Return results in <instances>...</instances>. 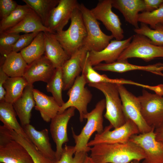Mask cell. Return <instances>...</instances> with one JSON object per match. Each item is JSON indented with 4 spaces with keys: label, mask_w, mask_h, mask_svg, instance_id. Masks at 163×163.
<instances>
[{
    "label": "cell",
    "mask_w": 163,
    "mask_h": 163,
    "mask_svg": "<svg viewBox=\"0 0 163 163\" xmlns=\"http://www.w3.org/2000/svg\"><path fill=\"white\" fill-rule=\"evenodd\" d=\"M90 157L96 163H130L145 158L143 150L130 141L100 144L91 147Z\"/></svg>",
    "instance_id": "cell-1"
},
{
    "label": "cell",
    "mask_w": 163,
    "mask_h": 163,
    "mask_svg": "<svg viewBox=\"0 0 163 163\" xmlns=\"http://www.w3.org/2000/svg\"><path fill=\"white\" fill-rule=\"evenodd\" d=\"M79 6V5L72 13L68 28L53 34L70 57L84 46L87 36Z\"/></svg>",
    "instance_id": "cell-2"
},
{
    "label": "cell",
    "mask_w": 163,
    "mask_h": 163,
    "mask_svg": "<svg viewBox=\"0 0 163 163\" xmlns=\"http://www.w3.org/2000/svg\"><path fill=\"white\" fill-rule=\"evenodd\" d=\"M105 108V100L103 99L97 103L94 109L84 115V119H87V121L79 134L76 135L72 127V136L75 143L74 146L75 153L88 152L90 151L91 147L88 144L91 137L95 132L100 134L104 130L103 113Z\"/></svg>",
    "instance_id": "cell-3"
},
{
    "label": "cell",
    "mask_w": 163,
    "mask_h": 163,
    "mask_svg": "<svg viewBox=\"0 0 163 163\" xmlns=\"http://www.w3.org/2000/svg\"><path fill=\"white\" fill-rule=\"evenodd\" d=\"M90 87L102 92L105 97L106 111L104 117L114 129L123 125L126 120L123 113L122 103L117 85L99 83L88 84Z\"/></svg>",
    "instance_id": "cell-4"
},
{
    "label": "cell",
    "mask_w": 163,
    "mask_h": 163,
    "mask_svg": "<svg viewBox=\"0 0 163 163\" xmlns=\"http://www.w3.org/2000/svg\"><path fill=\"white\" fill-rule=\"evenodd\" d=\"M87 33L84 46L89 51H100L104 49L114 38L104 34L100 27V23L93 15L91 10L81 3L79 4Z\"/></svg>",
    "instance_id": "cell-5"
},
{
    "label": "cell",
    "mask_w": 163,
    "mask_h": 163,
    "mask_svg": "<svg viewBox=\"0 0 163 163\" xmlns=\"http://www.w3.org/2000/svg\"><path fill=\"white\" fill-rule=\"evenodd\" d=\"M132 36L129 45L117 60L137 58L148 62L156 58H163V46L154 45L149 38L143 35L136 34Z\"/></svg>",
    "instance_id": "cell-6"
},
{
    "label": "cell",
    "mask_w": 163,
    "mask_h": 163,
    "mask_svg": "<svg viewBox=\"0 0 163 163\" xmlns=\"http://www.w3.org/2000/svg\"><path fill=\"white\" fill-rule=\"evenodd\" d=\"M87 84L85 78L82 74L76 78L67 93L69 97L68 100L60 107L58 114L62 113L69 107H73L79 113L80 121H83L84 115L88 112L87 106L92 97L90 91L85 87Z\"/></svg>",
    "instance_id": "cell-7"
},
{
    "label": "cell",
    "mask_w": 163,
    "mask_h": 163,
    "mask_svg": "<svg viewBox=\"0 0 163 163\" xmlns=\"http://www.w3.org/2000/svg\"><path fill=\"white\" fill-rule=\"evenodd\" d=\"M113 128L110 124L106 126L100 134H95L94 138L88 142V146L106 143H124L129 141L132 136L140 133L136 125L131 120L128 119L123 125L113 130Z\"/></svg>",
    "instance_id": "cell-8"
},
{
    "label": "cell",
    "mask_w": 163,
    "mask_h": 163,
    "mask_svg": "<svg viewBox=\"0 0 163 163\" xmlns=\"http://www.w3.org/2000/svg\"><path fill=\"white\" fill-rule=\"evenodd\" d=\"M138 97L144 120L149 126L155 129L163 122V96L143 89L142 95Z\"/></svg>",
    "instance_id": "cell-9"
},
{
    "label": "cell",
    "mask_w": 163,
    "mask_h": 163,
    "mask_svg": "<svg viewBox=\"0 0 163 163\" xmlns=\"http://www.w3.org/2000/svg\"><path fill=\"white\" fill-rule=\"evenodd\" d=\"M117 85L126 120L132 121L137 126L140 133L148 132L154 128L149 126L144 120L138 97L129 91L123 85Z\"/></svg>",
    "instance_id": "cell-10"
},
{
    "label": "cell",
    "mask_w": 163,
    "mask_h": 163,
    "mask_svg": "<svg viewBox=\"0 0 163 163\" xmlns=\"http://www.w3.org/2000/svg\"><path fill=\"white\" fill-rule=\"evenodd\" d=\"M155 130L133 135L129 139L143 151L145 158L142 163H163V143L156 139Z\"/></svg>",
    "instance_id": "cell-11"
},
{
    "label": "cell",
    "mask_w": 163,
    "mask_h": 163,
    "mask_svg": "<svg viewBox=\"0 0 163 163\" xmlns=\"http://www.w3.org/2000/svg\"><path fill=\"white\" fill-rule=\"evenodd\" d=\"M112 0H100L91 10L95 18L102 22L116 40H122L124 36L122 24L118 16L112 11Z\"/></svg>",
    "instance_id": "cell-12"
},
{
    "label": "cell",
    "mask_w": 163,
    "mask_h": 163,
    "mask_svg": "<svg viewBox=\"0 0 163 163\" xmlns=\"http://www.w3.org/2000/svg\"><path fill=\"white\" fill-rule=\"evenodd\" d=\"M75 108L69 107L62 113L57 114L51 120L50 129L52 138L56 145V161L60 158L63 150V145L69 141L67 127L70 119L75 115Z\"/></svg>",
    "instance_id": "cell-13"
},
{
    "label": "cell",
    "mask_w": 163,
    "mask_h": 163,
    "mask_svg": "<svg viewBox=\"0 0 163 163\" xmlns=\"http://www.w3.org/2000/svg\"><path fill=\"white\" fill-rule=\"evenodd\" d=\"M132 38V36L124 40H112L103 50L100 51H89L88 57L90 64L94 66L103 61L107 64L116 61L129 45Z\"/></svg>",
    "instance_id": "cell-14"
},
{
    "label": "cell",
    "mask_w": 163,
    "mask_h": 163,
    "mask_svg": "<svg viewBox=\"0 0 163 163\" xmlns=\"http://www.w3.org/2000/svg\"><path fill=\"white\" fill-rule=\"evenodd\" d=\"M79 5L76 0H59L52 11L48 20L47 27L53 34L63 30Z\"/></svg>",
    "instance_id": "cell-15"
},
{
    "label": "cell",
    "mask_w": 163,
    "mask_h": 163,
    "mask_svg": "<svg viewBox=\"0 0 163 163\" xmlns=\"http://www.w3.org/2000/svg\"><path fill=\"white\" fill-rule=\"evenodd\" d=\"M56 69L44 55L28 65L23 77L29 84L33 85L38 81L47 83L54 74Z\"/></svg>",
    "instance_id": "cell-16"
},
{
    "label": "cell",
    "mask_w": 163,
    "mask_h": 163,
    "mask_svg": "<svg viewBox=\"0 0 163 163\" xmlns=\"http://www.w3.org/2000/svg\"><path fill=\"white\" fill-rule=\"evenodd\" d=\"M89 51L84 46L72 54L61 67L63 91L69 90L82 72L83 61Z\"/></svg>",
    "instance_id": "cell-17"
},
{
    "label": "cell",
    "mask_w": 163,
    "mask_h": 163,
    "mask_svg": "<svg viewBox=\"0 0 163 163\" xmlns=\"http://www.w3.org/2000/svg\"><path fill=\"white\" fill-rule=\"evenodd\" d=\"M22 127L37 150L45 156L56 161V152L52 148L48 129L38 131L30 124Z\"/></svg>",
    "instance_id": "cell-18"
},
{
    "label": "cell",
    "mask_w": 163,
    "mask_h": 163,
    "mask_svg": "<svg viewBox=\"0 0 163 163\" xmlns=\"http://www.w3.org/2000/svg\"><path fill=\"white\" fill-rule=\"evenodd\" d=\"M33 89V85L28 84L21 96L13 104L22 127L30 124L31 111L35 105Z\"/></svg>",
    "instance_id": "cell-19"
},
{
    "label": "cell",
    "mask_w": 163,
    "mask_h": 163,
    "mask_svg": "<svg viewBox=\"0 0 163 163\" xmlns=\"http://www.w3.org/2000/svg\"><path fill=\"white\" fill-rule=\"evenodd\" d=\"M112 6L119 11L125 20L134 28H139V12L145 11L144 0H112Z\"/></svg>",
    "instance_id": "cell-20"
},
{
    "label": "cell",
    "mask_w": 163,
    "mask_h": 163,
    "mask_svg": "<svg viewBox=\"0 0 163 163\" xmlns=\"http://www.w3.org/2000/svg\"><path fill=\"white\" fill-rule=\"evenodd\" d=\"M0 163H34V162L25 148L14 140L0 148Z\"/></svg>",
    "instance_id": "cell-21"
},
{
    "label": "cell",
    "mask_w": 163,
    "mask_h": 163,
    "mask_svg": "<svg viewBox=\"0 0 163 163\" xmlns=\"http://www.w3.org/2000/svg\"><path fill=\"white\" fill-rule=\"evenodd\" d=\"M96 70L123 73L132 70H141L153 73L163 71V63L158 62L142 66L129 63L128 60H118L109 64L100 63L93 67Z\"/></svg>",
    "instance_id": "cell-22"
},
{
    "label": "cell",
    "mask_w": 163,
    "mask_h": 163,
    "mask_svg": "<svg viewBox=\"0 0 163 163\" xmlns=\"http://www.w3.org/2000/svg\"><path fill=\"white\" fill-rule=\"evenodd\" d=\"M45 56L56 68H61L70 57L52 33L44 32Z\"/></svg>",
    "instance_id": "cell-23"
},
{
    "label": "cell",
    "mask_w": 163,
    "mask_h": 163,
    "mask_svg": "<svg viewBox=\"0 0 163 163\" xmlns=\"http://www.w3.org/2000/svg\"><path fill=\"white\" fill-rule=\"evenodd\" d=\"M36 110L38 111L43 120L49 122L57 114L60 106L53 96H48L39 90L33 89Z\"/></svg>",
    "instance_id": "cell-24"
},
{
    "label": "cell",
    "mask_w": 163,
    "mask_h": 163,
    "mask_svg": "<svg viewBox=\"0 0 163 163\" xmlns=\"http://www.w3.org/2000/svg\"><path fill=\"white\" fill-rule=\"evenodd\" d=\"M41 32L53 34L48 28L43 24L40 19L33 10L18 24L4 32L27 34Z\"/></svg>",
    "instance_id": "cell-25"
},
{
    "label": "cell",
    "mask_w": 163,
    "mask_h": 163,
    "mask_svg": "<svg viewBox=\"0 0 163 163\" xmlns=\"http://www.w3.org/2000/svg\"><path fill=\"white\" fill-rule=\"evenodd\" d=\"M16 115L12 104L5 101L0 102V120L3 125L14 131L28 142L32 143L21 126L18 122Z\"/></svg>",
    "instance_id": "cell-26"
},
{
    "label": "cell",
    "mask_w": 163,
    "mask_h": 163,
    "mask_svg": "<svg viewBox=\"0 0 163 163\" xmlns=\"http://www.w3.org/2000/svg\"><path fill=\"white\" fill-rule=\"evenodd\" d=\"M28 64L20 52H12L0 62L4 72L8 77H23Z\"/></svg>",
    "instance_id": "cell-27"
},
{
    "label": "cell",
    "mask_w": 163,
    "mask_h": 163,
    "mask_svg": "<svg viewBox=\"0 0 163 163\" xmlns=\"http://www.w3.org/2000/svg\"><path fill=\"white\" fill-rule=\"evenodd\" d=\"M28 84L23 77H8L4 85L5 91V101L13 104L21 96Z\"/></svg>",
    "instance_id": "cell-28"
},
{
    "label": "cell",
    "mask_w": 163,
    "mask_h": 163,
    "mask_svg": "<svg viewBox=\"0 0 163 163\" xmlns=\"http://www.w3.org/2000/svg\"><path fill=\"white\" fill-rule=\"evenodd\" d=\"M20 52L28 65L43 55L45 53L44 32H39L30 44Z\"/></svg>",
    "instance_id": "cell-29"
},
{
    "label": "cell",
    "mask_w": 163,
    "mask_h": 163,
    "mask_svg": "<svg viewBox=\"0 0 163 163\" xmlns=\"http://www.w3.org/2000/svg\"><path fill=\"white\" fill-rule=\"evenodd\" d=\"M59 0H23L36 13L43 24L47 27L51 12Z\"/></svg>",
    "instance_id": "cell-30"
},
{
    "label": "cell",
    "mask_w": 163,
    "mask_h": 163,
    "mask_svg": "<svg viewBox=\"0 0 163 163\" xmlns=\"http://www.w3.org/2000/svg\"><path fill=\"white\" fill-rule=\"evenodd\" d=\"M33 10L27 5H18L17 8L7 17L1 20L0 33L14 27Z\"/></svg>",
    "instance_id": "cell-31"
},
{
    "label": "cell",
    "mask_w": 163,
    "mask_h": 163,
    "mask_svg": "<svg viewBox=\"0 0 163 163\" xmlns=\"http://www.w3.org/2000/svg\"><path fill=\"white\" fill-rule=\"evenodd\" d=\"M46 91L50 92L52 96L61 107L65 103L62 97L63 81L61 67L56 69L53 75L47 83Z\"/></svg>",
    "instance_id": "cell-32"
},
{
    "label": "cell",
    "mask_w": 163,
    "mask_h": 163,
    "mask_svg": "<svg viewBox=\"0 0 163 163\" xmlns=\"http://www.w3.org/2000/svg\"><path fill=\"white\" fill-rule=\"evenodd\" d=\"M13 140L21 145L31 156L34 163H56V161L44 156L32 143L24 139L15 131H11Z\"/></svg>",
    "instance_id": "cell-33"
},
{
    "label": "cell",
    "mask_w": 163,
    "mask_h": 163,
    "mask_svg": "<svg viewBox=\"0 0 163 163\" xmlns=\"http://www.w3.org/2000/svg\"><path fill=\"white\" fill-rule=\"evenodd\" d=\"M133 30L136 34L144 35L157 46H163V25L159 24L154 29H152L146 24L141 23L138 28H134Z\"/></svg>",
    "instance_id": "cell-34"
},
{
    "label": "cell",
    "mask_w": 163,
    "mask_h": 163,
    "mask_svg": "<svg viewBox=\"0 0 163 163\" xmlns=\"http://www.w3.org/2000/svg\"><path fill=\"white\" fill-rule=\"evenodd\" d=\"M20 35L16 33H0L1 59L5 60L6 57L12 52L13 46Z\"/></svg>",
    "instance_id": "cell-35"
},
{
    "label": "cell",
    "mask_w": 163,
    "mask_h": 163,
    "mask_svg": "<svg viewBox=\"0 0 163 163\" xmlns=\"http://www.w3.org/2000/svg\"><path fill=\"white\" fill-rule=\"evenodd\" d=\"M138 21L150 26L154 29L156 25H163V4L157 9L150 12L144 11L139 13Z\"/></svg>",
    "instance_id": "cell-36"
},
{
    "label": "cell",
    "mask_w": 163,
    "mask_h": 163,
    "mask_svg": "<svg viewBox=\"0 0 163 163\" xmlns=\"http://www.w3.org/2000/svg\"><path fill=\"white\" fill-rule=\"evenodd\" d=\"M87 152H80L75 153L74 146L65 145L59 159L56 163H84Z\"/></svg>",
    "instance_id": "cell-37"
},
{
    "label": "cell",
    "mask_w": 163,
    "mask_h": 163,
    "mask_svg": "<svg viewBox=\"0 0 163 163\" xmlns=\"http://www.w3.org/2000/svg\"><path fill=\"white\" fill-rule=\"evenodd\" d=\"M39 33H31L20 35L18 39L13 46L12 52H19L28 46Z\"/></svg>",
    "instance_id": "cell-38"
},
{
    "label": "cell",
    "mask_w": 163,
    "mask_h": 163,
    "mask_svg": "<svg viewBox=\"0 0 163 163\" xmlns=\"http://www.w3.org/2000/svg\"><path fill=\"white\" fill-rule=\"evenodd\" d=\"M18 5L16 1L12 0H0V17L1 20L10 14Z\"/></svg>",
    "instance_id": "cell-39"
},
{
    "label": "cell",
    "mask_w": 163,
    "mask_h": 163,
    "mask_svg": "<svg viewBox=\"0 0 163 163\" xmlns=\"http://www.w3.org/2000/svg\"><path fill=\"white\" fill-rule=\"evenodd\" d=\"M11 130L3 125L0 126V148L14 140L11 134Z\"/></svg>",
    "instance_id": "cell-40"
},
{
    "label": "cell",
    "mask_w": 163,
    "mask_h": 163,
    "mask_svg": "<svg viewBox=\"0 0 163 163\" xmlns=\"http://www.w3.org/2000/svg\"><path fill=\"white\" fill-rule=\"evenodd\" d=\"M145 11L150 12L155 10L163 4V0H144Z\"/></svg>",
    "instance_id": "cell-41"
},
{
    "label": "cell",
    "mask_w": 163,
    "mask_h": 163,
    "mask_svg": "<svg viewBox=\"0 0 163 163\" xmlns=\"http://www.w3.org/2000/svg\"><path fill=\"white\" fill-rule=\"evenodd\" d=\"M8 76L4 72L1 66H0V102L5 101V91L4 85Z\"/></svg>",
    "instance_id": "cell-42"
},
{
    "label": "cell",
    "mask_w": 163,
    "mask_h": 163,
    "mask_svg": "<svg viewBox=\"0 0 163 163\" xmlns=\"http://www.w3.org/2000/svg\"><path fill=\"white\" fill-rule=\"evenodd\" d=\"M155 132L156 139L163 143V122L155 129Z\"/></svg>",
    "instance_id": "cell-43"
},
{
    "label": "cell",
    "mask_w": 163,
    "mask_h": 163,
    "mask_svg": "<svg viewBox=\"0 0 163 163\" xmlns=\"http://www.w3.org/2000/svg\"><path fill=\"white\" fill-rule=\"evenodd\" d=\"M84 163H96L88 155L86 157Z\"/></svg>",
    "instance_id": "cell-44"
},
{
    "label": "cell",
    "mask_w": 163,
    "mask_h": 163,
    "mask_svg": "<svg viewBox=\"0 0 163 163\" xmlns=\"http://www.w3.org/2000/svg\"><path fill=\"white\" fill-rule=\"evenodd\" d=\"M153 73L155 74L158 75L163 77V73L161 72H154Z\"/></svg>",
    "instance_id": "cell-45"
},
{
    "label": "cell",
    "mask_w": 163,
    "mask_h": 163,
    "mask_svg": "<svg viewBox=\"0 0 163 163\" xmlns=\"http://www.w3.org/2000/svg\"><path fill=\"white\" fill-rule=\"evenodd\" d=\"M140 161L138 160H134L132 161L131 163H139Z\"/></svg>",
    "instance_id": "cell-46"
}]
</instances>
